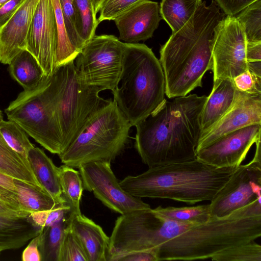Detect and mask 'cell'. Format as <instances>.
Masks as SVG:
<instances>
[{
	"instance_id": "obj_1",
	"label": "cell",
	"mask_w": 261,
	"mask_h": 261,
	"mask_svg": "<svg viewBox=\"0 0 261 261\" xmlns=\"http://www.w3.org/2000/svg\"><path fill=\"white\" fill-rule=\"evenodd\" d=\"M207 99L196 94L166 99L135 125V147L148 167L196 159L201 115Z\"/></svg>"
},
{
	"instance_id": "obj_2",
	"label": "cell",
	"mask_w": 261,
	"mask_h": 261,
	"mask_svg": "<svg viewBox=\"0 0 261 261\" xmlns=\"http://www.w3.org/2000/svg\"><path fill=\"white\" fill-rule=\"evenodd\" d=\"M221 10L214 0L208 5L202 1L188 22L161 47L159 61L168 98L186 96L201 87L203 75L213 70L215 30L226 16Z\"/></svg>"
},
{
	"instance_id": "obj_3",
	"label": "cell",
	"mask_w": 261,
	"mask_h": 261,
	"mask_svg": "<svg viewBox=\"0 0 261 261\" xmlns=\"http://www.w3.org/2000/svg\"><path fill=\"white\" fill-rule=\"evenodd\" d=\"M237 168H217L197 159L149 167L119 182L122 189L139 198L171 199L194 204L210 201Z\"/></svg>"
},
{
	"instance_id": "obj_4",
	"label": "cell",
	"mask_w": 261,
	"mask_h": 261,
	"mask_svg": "<svg viewBox=\"0 0 261 261\" xmlns=\"http://www.w3.org/2000/svg\"><path fill=\"white\" fill-rule=\"evenodd\" d=\"M261 236V201L256 200L223 217H211L163 243L158 261L211 259Z\"/></svg>"
},
{
	"instance_id": "obj_5",
	"label": "cell",
	"mask_w": 261,
	"mask_h": 261,
	"mask_svg": "<svg viewBox=\"0 0 261 261\" xmlns=\"http://www.w3.org/2000/svg\"><path fill=\"white\" fill-rule=\"evenodd\" d=\"M124 45L120 85L112 93L119 110L131 126H135L165 100V81L160 61L151 48L139 43Z\"/></svg>"
},
{
	"instance_id": "obj_6",
	"label": "cell",
	"mask_w": 261,
	"mask_h": 261,
	"mask_svg": "<svg viewBox=\"0 0 261 261\" xmlns=\"http://www.w3.org/2000/svg\"><path fill=\"white\" fill-rule=\"evenodd\" d=\"M131 125L113 100L98 110L67 148L58 155L73 168L92 162H111L124 149Z\"/></svg>"
},
{
	"instance_id": "obj_7",
	"label": "cell",
	"mask_w": 261,
	"mask_h": 261,
	"mask_svg": "<svg viewBox=\"0 0 261 261\" xmlns=\"http://www.w3.org/2000/svg\"><path fill=\"white\" fill-rule=\"evenodd\" d=\"M74 61L57 66L51 74L64 151L94 114L112 101L100 97V88L81 80Z\"/></svg>"
},
{
	"instance_id": "obj_8",
	"label": "cell",
	"mask_w": 261,
	"mask_h": 261,
	"mask_svg": "<svg viewBox=\"0 0 261 261\" xmlns=\"http://www.w3.org/2000/svg\"><path fill=\"white\" fill-rule=\"evenodd\" d=\"M5 113L50 152L59 155L64 151L51 75L44 76L34 88L23 90Z\"/></svg>"
},
{
	"instance_id": "obj_9",
	"label": "cell",
	"mask_w": 261,
	"mask_h": 261,
	"mask_svg": "<svg viewBox=\"0 0 261 261\" xmlns=\"http://www.w3.org/2000/svg\"><path fill=\"white\" fill-rule=\"evenodd\" d=\"M193 225L166 218L151 208L121 215L109 237L107 261H118L136 252L158 250L163 243Z\"/></svg>"
},
{
	"instance_id": "obj_10",
	"label": "cell",
	"mask_w": 261,
	"mask_h": 261,
	"mask_svg": "<svg viewBox=\"0 0 261 261\" xmlns=\"http://www.w3.org/2000/svg\"><path fill=\"white\" fill-rule=\"evenodd\" d=\"M124 42L112 35H94L74 61L76 71L87 85L114 92L121 75Z\"/></svg>"
},
{
	"instance_id": "obj_11",
	"label": "cell",
	"mask_w": 261,
	"mask_h": 261,
	"mask_svg": "<svg viewBox=\"0 0 261 261\" xmlns=\"http://www.w3.org/2000/svg\"><path fill=\"white\" fill-rule=\"evenodd\" d=\"M253 159L241 165L211 200V217H225L256 200H261L260 140Z\"/></svg>"
},
{
	"instance_id": "obj_12",
	"label": "cell",
	"mask_w": 261,
	"mask_h": 261,
	"mask_svg": "<svg viewBox=\"0 0 261 261\" xmlns=\"http://www.w3.org/2000/svg\"><path fill=\"white\" fill-rule=\"evenodd\" d=\"M247 41L235 16L226 15L216 27L213 41L214 81L233 80L248 70Z\"/></svg>"
},
{
	"instance_id": "obj_13",
	"label": "cell",
	"mask_w": 261,
	"mask_h": 261,
	"mask_svg": "<svg viewBox=\"0 0 261 261\" xmlns=\"http://www.w3.org/2000/svg\"><path fill=\"white\" fill-rule=\"evenodd\" d=\"M78 169L84 189L92 192L113 212L124 215L151 208L141 198L132 196L122 189L111 169L110 162H92L82 165Z\"/></svg>"
},
{
	"instance_id": "obj_14",
	"label": "cell",
	"mask_w": 261,
	"mask_h": 261,
	"mask_svg": "<svg viewBox=\"0 0 261 261\" xmlns=\"http://www.w3.org/2000/svg\"><path fill=\"white\" fill-rule=\"evenodd\" d=\"M261 124L230 132L196 153V159L217 168H238L251 146L260 140Z\"/></svg>"
},
{
	"instance_id": "obj_15",
	"label": "cell",
	"mask_w": 261,
	"mask_h": 261,
	"mask_svg": "<svg viewBox=\"0 0 261 261\" xmlns=\"http://www.w3.org/2000/svg\"><path fill=\"white\" fill-rule=\"evenodd\" d=\"M57 27L51 0H39L29 31L26 50L35 58L44 75L55 70Z\"/></svg>"
},
{
	"instance_id": "obj_16",
	"label": "cell",
	"mask_w": 261,
	"mask_h": 261,
	"mask_svg": "<svg viewBox=\"0 0 261 261\" xmlns=\"http://www.w3.org/2000/svg\"><path fill=\"white\" fill-rule=\"evenodd\" d=\"M255 124H261V94L237 89L231 107L212 127L202 134L196 153L225 134Z\"/></svg>"
},
{
	"instance_id": "obj_17",
	"label": "cell",
	"mask_w": 261,
	"mask_h": 261,
	"mask_svg": "<svg viewBox=\"0 0 261 261\" xmlns=\"http://www.w3.org/2000/svg\"><path fill=\"white\" fill-rule=\"evenodd\" d=\"M161 18L158 3L146 0L126 10L113 20L119 31V39L134 43L151 38Z\"/></svg>"
},
{
	"instance_id": "obj_18",
	"label": "cell",
	"mask_w": 261,
	"mask_h": 261,
	"mask_svg": "<svg viewBox=\"0 0 261 261\" xmlns=\"http://www.w3.org/2000/svg\"><path fill=\"white\" fill-rule=\"evenodd\" d=\"M39 0H24L13 15L0 27V63L9 65L26 49L27 40Z\"/></svg>"
},
{
	"instance_id": "obj_19",
	"label": "cell",
	"mask_w": 261,
	"mask_h": 261,
	"mask_svg": "<svg viewBox=\"0 0 261 261\" xmlns=\"http://www.w3.org/2000/svg\"><path fill=\"white\" fill-rule=\"evenodd\" d=\"M69 227L82 243L88 261H107L110 238L99 225L71 211Z\"/></svg>"
},
{
	"instance_id": "obj_20",
	"label": "cell",
	"mask_w": 261,
	"mask_h": 261,
	"mask_svg": "<svg viewBox=\"0 0 261 261\" xmlns=\"http://www.w3.org/2000/svg\"><path fill=\"white\" fill-rule=\"evenodd\" d=\"M236 92L233 80L214 81L212 91L207 96L201 115L202 134L212 127L227 112L235 99Z\"/></svg>"
},
{
	"instance_id": "obj_21",
	"label": "cell",
	"mask_w": 261,
	"mask_h": 261,
	"mask_svg": "<svg viewBox=\"0 0 261 261\" xmlns=\"http://www.w3.org/2000/svg\"><path fill=\"white\" fill-rule=\"evenodd\" d=\"M42 228L37 226L30 216L0 217V254L4 251L18 249L38 236Z\"/></svg>"
},
{
	"instance_id": "obj_22",
	"label": "cell",
	"mask_w": 261,
	"mask_h": 261,
	"mask_svg": "<svg viewBox=\"0 0 261 261\" xmlns=\"http://www.w3.org/2000/svg\"><path fill=\"white\" fill-rule=\"evenodd\" d=\"M27 158L36 178L43 189L55 198H62L59 167L42 149L35 146L29 150Z\"/></svg>"
},
{
	"instance_id": "obj_23",
	"label": "cell",
	"mask_w": 261,
	"mask_h": 261,
	"mask_svg": "<svg viewBox=\"0 0 261 261\" xmlns=\"http://www.w3.org/2000/svg\"><path fill=\"white\" fill-rule=\"evenodd\" d=\"M14 181L20 208L30 214L52 209L66 200L63 196L55 198L41 187L16 179Z\"/></svg>"
},
{
	"instance_id": "obj_24",
	"label": "cell",
	"mask_w": 261,
	"mask_h": 261,
	"mask_svg": "<svg viewBox=\"0 0 261 261\" xmlns=\"http://www.w3.org/2000/svg\"><path fill=\"white\" fill-rule=\"evenodd\" d=\"M8 70L11 77L24 90L34 88L45 76L35 58L26 49L20 51L12 60Z\"/></svg>"
},
{
	"instance_id": "obj_25",
	"label": "cell",
	"mask_w": 261,
	"mask_h": 261,
	"mask_svg": "<svg viewBox=\"0 0 261 261\" xmlns=\"http://www.w3.org/2000/svg\"><path fill=\"white\" fill-rule=\"evenodd\" d=\"M0 172L14 179L42 188L29 161L12 149L6 143L1 134Z\"/></svg>"
},
{
	"instance_id": "obj_26",
	"label": "cell",
	"mask_w": 261,
	"mask_h": 261,
	"mask_svg": "<svg viewBox=\"0 0 261 261\" xmlns=\"http://www.w3.org/2000/svg\"><path fill=\"white\" fill-rule=\"evenodd\" d=\"M202 0H162L160 14L172 33L182 28L191 18Z\"/></svg>"
},
{
	"instance_id": "obj_27",
	"label": "cell",
	"mask_w": 261,
	"mask_h": 261,
	"mask_svg": "<svg viewBox=\"0 0 261 261\" xmlns=\"http://www.w3.org/2000/svg\"><path fill=\"white\" fill-rule=\"evenodd\" d=\"M69 215L51 226L42 228L39 234L41 261H59L65 231L69 223Z\"/></svg>"
},
{
	"instance_id": "obj_28",
	"label": "cell",
	"mask_w": 261,
	"mask_h": 261,
	"mask_svg": "<svg viewBox=\"0 0 261 261\" xmlns=\"http://www.w3.org/2000/svg\"><path fill=\"white\" fill-rule=\"evenodd\" d=\"M51 1L55 12L57 34L55 69L59 65L74 61L79 53L73 46L69 38L59 0Z\"/></svg>"
},
{
	"instance_id": "obj_29",
	"label": "cell",
	"mask_w": 261,
	"mask_h": 261,
	"mask_svg": "<svg viewBox=\"0 0 261 261\" xmlns=\"http://www.w3.org/2000/svg\"><path fill=\"white\" fill-rule=\"evenodd\" d=\"M59 175L62 195L76 214H81L80 203L83 185L79 172L66 165L59 167Z\"/></svg>"
},
{
	"instance_id": "obj_30",
	"label": "cell",
	"mask_w": 261,
	"mask_h": 261,
	"mask_svg": "<svg viewBox=\"0 0 261 261\" xmlns=\"http://www.w3.org/2000/svg\"><path fill=\"white\" fill-rule=\"evenodd\" d=\"M153 210L168 219L194 225L205 223L211 217L209 204L183 207L159 206Z\"/></svg>"
},
{
	"instance_id": "obj_31",
	"label": "cell",
	"mask_w": 261,
	"mask_h": 261,
	"mask_svg": "<svg viewBox=\"0 0 261 261\" xmlns=\"http://www.w3.org/2000/svg\"><path fill=\"white\" fill-rule=\"evenodd\" d=\"M241 25L247 43L261 42V0H256L235 16Z\"/></svg>"
},
{
	"instance_id": "obj_32",
	"label": "cell",
	"mask_w": 261,
	"mask_h": 261,
	"mask_svg": "<svg viewBox=\"0 0 261 261\" xmlns=\"http://www.w3.org/2000/svg\"><path fill=\"white\" fill-rule=\"evenodd\" d=\"M0 134L12 149L28 160V151L34 145L18 124L11 120H3L0 123Z\"/></svg>"
},
{
	"instance_id": "obj_33",
	"label": "cell",
	"mask_w": 261,
	"mask_h": 261,
	"mask_svg": "<svg viewBox=\"0 0 261 261\" xmlns=\"http://www.w3.org/2000/svg\"><path fill=\"white\" fill-rule=\"evenodd\" d=\"M85 45L95 35L98 24L93 8V0H72Z\"/></svg>"
},
{
	"instance_id": "obj_34",
	"label": "cell",
	"mask_w": 261,
	"mask_h": 261,
	"mask_svg": "<svg viewBox=\"0 0 261 261\" xmlns=\"http://www.w3.org/2000/svg\"><path fill=\"white\" fill-rule=\"evenodd\" d=\"M215 261H261V246L255 241L239 245L214 255Z\"/></svg>"
},
{
	"instance_id": "obj_35",
	"label": "cell",
	"mask_w": 261,
	"mask_h": 261,
	"mask_svg": "<svg viewBox=\"0 0 261 261\" xmlns=\"http://www.w3.org/2000/svg\"><path fill=\"white\" fill-rule=\"evenodd\" d=\"M61 11L70 40L80 53L85 44L81 38L80 28L72 0H59Z\"/></svg>"
},
{
	"instance_id": "obj_36",
	"label": "cell",
	"mask_w": 261,
	"mask_h": 261,
	"mask_svg": "<svg viewBox=\"0 0 261 261\" xmlns=\"http://www.w3.org/2000/svg\"><path fill=\"white\" fill-rule=\"evenodd\" d=\"M59 261H88L84 248L70 228L69 223L65 231Z\"/></svg>"
},
{
	"instance_id": "obj_37",
	"label": "cell",
	"mask_w": 261,
	"mask_h": 261,
	"mask_svg": "<svg viewBox=\"0 0 261 261\" xmlns=\"http://www.w3.org/2000/svg\"><path fill=\"white\" fill-rule=\"evenodd\" d=\"M71 207L66 200L49 210L32 213L30 216L33 222L38 226L44 228L51 226L68 216Z\"/></svg>"
},
{
	"instance_id": "obj_38",
	"label": "cell",
	"mask_w": 261,
	"mask_h": 261,
	"mask_svg": "<svg viewBox=\"0 0 261 261\" xmlns=\"http://www.w3.org/2000/svg\"><path fill=\"white\" fill-rule=\"evenodd\" d=\"M146 0H106L99 11L98 23L104 20H114L126 10Z\"/></svg>"
},
{
	"instance_id": "obj_39",
	"label": "cell",
	"mask_w": 261,
	"mask_h": 261,
	"mask_svg": "<svg viewBox=\"0 0 261 261\" xmlns=\"http://www.w3.org/2000/svg\"><path fill=\"white\" fill-rule=\"evenodd\" d=\"M14 179L0 172V200L15 209L22 210L17 200Z\"/></svg>"
},
{
	"instance_id": "obj_40",
	"label": "cell",
	"mask_w": 261,
	"mask_h": 261,
	"mask_svg": "<svg viewBox=\"0 0 261 261\" xmlns=\"http://www.w3.org/2000/svg\"><path fill=\"white\" fill-rule=\"evenodd\" d=\"M236 89L251 94H261V76L247 70L233 80Z\"/></svg>"
},
{
	"instance_id": "obj_41",
	"label": "cell",
	"mask_w": 261,
	"mask_h": 261,
	"mask_svg": "<svg viewBox=\"0 0 261 261\" xmlns=\"http://www.w3.org/2000/svg\"><path fill=\"white\" fill-rule=\"evenodd\" d=\"M226 15L235 16L256 0H214Z\"/></svg>"
},
{
	"instance_id": "obj_42",
	"label": "cell",
	"mask_w": 261,
	"mask_h": 261,
	"mask_svg": "<svg viewBox=\"0 0 261 261\" xmlns=\"http://www.w3.org/2000/svg\"><path fill=\"white\" fill-rule=\"evenodd\" d=\"M158 250L136 252L125 255L118 261H158Z\"/></svg>"
},
{
	"instance_id": "obj_43",
	"label": "cell",
	"mask_w": 261,
	"mask_h": 261,
	"mask_svg": "<svg viewBox=\"0 0 261 261\" xmlns=\"http://www.w3.org/2000/svg\"><path fill=\"white\" fill-rule=\"evenodd\" d=\"M39 234L31 240L29 245L24 249L22 254L23 261H41V255L39 250Z\"/></svg>"
},
{
	"instance_id": "obj_44",
	"label": "cell",
	"mask_w": 261,
	"mask_h": 261,
	"mask_svg": "<svg viewBox=\"0 0 261 261\" xmlns=\"http://www.w3.org/2000/svg\"><path fill=\"white\" fill-rule=\"evenodd\" d=\"M24 0H10L0 8V27L13 15Z\"/></svg>"
},
{
	"instance_id": "obj_45",
	"label": "cell",
	"mask_w": 261,
	"mask_h": 261,
	"mask_svg": "<svg viewBox=\"0 0 261 261\" xmlns=\"http://www.w3.org/2000/svg\"><path fill=\"white\" fill-rule=\"evenodd\" d=\"M246 57L247 63L261 62V42L247 43Z\"/></svg>"
},
{
	"instance_id": "obj_46",
	"label": "cell",
	"mask_w": 261,
	"mask_h": 261,
	"mask_svg": "<svg viewBox=\"0 0 261 261\" xmlns=\"http://www.w3.org/2000/svg\"><path fill=\"white\" fill-rule=\"evenodd\" d=\"M30 214L25 211L15 209L0 200V217H24L29 216Z\"/></svg>"
},
{
	"instance_id": "obj_47",
	"label": "cell",
	"mask_w": 261,
	"mask_h": 261,
	"mask_svg": "<svg viewBox=\"0 0 261 261\" xmlns=\"http://www.w3.org/2000/svg\"><path fill=\"white\" fill-rule=\"evenodd\" d=\"M106 0H93L94 11L96 15L99 11L100 7Z\"/></svg>"
},
{
	"instance_id": "obj_48",
	"label": "cell",
	"mask_w": 261,
	"mask_h": 261,
	"mask_svg": "<svg viewBox=\"0 0 261 261\" xmlns=\"http://www.w3.org/2000/svg\"><path fill=\"white\" fill-rule=\"evenodd\" d=\"M10 0H0V8Z\"/></svg>"
},
{
	"instance_id": "obj_49",
	"label": "cell",
	"mask_w": 261,
	"mask_h": 261,
	"mask_svg": "<svg viewBox=\"0 0 261 261\" xmlns=\"http://www.w3.org/2000/svg\"><path fill=\"white\" fill-rule=\"evenodd\" d=\"M3 120V115L1 110H0V123Z\"/></svg>"
}]
</instances>
